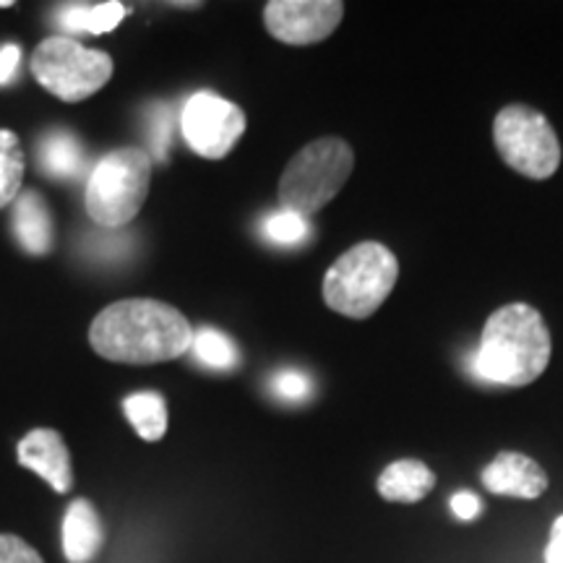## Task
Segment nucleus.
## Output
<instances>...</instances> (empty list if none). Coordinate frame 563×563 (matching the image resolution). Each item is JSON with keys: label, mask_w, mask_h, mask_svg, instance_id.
Segmentation results:
<instances>
[{"label": "nucleus", "mask_w": 563, "mask_h": 563, "mask_svg": "<svg viewBox=\"0 0 563 563\" xmlns=\"http://www.w3.org/2000/svg\"><path fill=\"white\" fill-rule=\"evenodd\" d=\"M24 152L13 131H0V209L19 199L24 180Z\"/></svg>", "instance_id": "18"}, {"label": "nucleus", "mask_w": 563, "mask_h": 563, "mask_svg": "<svg viewBox=\"0 0 563 563\" xmlns=\"http://www.w3.org/2000/svg\"><path fill=\"white\" fill-rule=\"evenodd\" d=\"M89 344L110 363L154 365L186 355L194 327L170 302L131 298L110 302L89 327Z\"/></svg>", "instance_id": "1"}, {"label": "nucleus", "mask_w": 563, "mask_h": 563, "mask_svg": "<svg viewBox=\"0 0 563 563\" xmlns=\"http://www.w3.org/2000/svg\"><path fill=\"white\" fill-rule=\"evenodd\" d=\"M104 543V527L95 504L76 498L63 517V553L68 563H89Z\"/></svg>", "instance_id": "12"}, {"label": "nucleus", "mask_w": 563, "mask_h": 563, "mask_svg": "<svg viewBox=\"0 0 563 563\" xmlns=\"http://www.w3.org/2000/svg\"><path fill=\"white\" fill-rule=\"evenodd\" d=\"M123 412L144 441H159L167 433V402L159 391H136L123 399Z\"/></svg>", "instance_id": "17"}, {"label": "nucleus", "mask_w": 563, "mask_h": 563, "mask_svg": "<svg viewBox=\"0 0 563 563\" xmlns=\"http://www.w3.org/2000/svg\"><path fill=\"white\" fill-rule=\"evenodd\" d=\"M493 144L511 170L530 180H548L561 165V141L543 112L509 104L493 121Z\"/></svg>", "instance_id": "7"}, {"label": "nucleus", "mask_w": 563, "mask_h": 563, "mask_svg": "<svg viewBox=\"0 0 563 563\" xmlns=\"http://www.w3.org/2000/svg\"><path fill=\"white\" fill-rule=\"evenodd\" d=\"M269 389L282 402L302 405L313 397V378L300 368H282L272 376Z\"/></svg>", "instance_id": "22"}, {"label": "nucleus", "mask_w": 563, "mask_h": 563, "mask_svg": "<svg viewBox=\"0 0 563 563\" xmlns=\"http://www.w3.org/2000/svg\"><path fill=\"white\" fill-rule=\"evenodd\" d=\"M16 460L40 475L55 493H68L74 488V464L66 441L53 428H34L19 441Z\"/></svg>", "instance_id": "10"}, {"label": "nucleus", "mask_w": 563, "mask_h": 563, "mask_svg": "<svg viewBox=\"0 0 563 563\" xmlns=\"http://www.w3.org/2000/svg\"><path fill=\"white\" fill-rule=\"evenodd\" d=\"M37 165L51 178L76 180L87 170V152L74 133L53 131L37 144Z\"/></svg>", "instance_id": "15"}, {"label": "nucleus", "mask_w": 563, "mask_h": 563, "mask_svg": "<svg viewBox=\"0 0 563 563\" xmlns=\"http://www.w3.org/2000/svg\"><path fill=\"white\" fill-rule=\"evenodd\" d=\"M355 170V152L340 136H323L306 144L287 162L279 178L282 209L313 217L327 207Z\"/></svg>", "instance_id": "4"}, {"label": "nucleus", "mask_w": 563, "mask_h": 563, "mask_svg": "<svg viewBox=\"0 0 563 563\" xmlns=\"http://www.w3.org/2000/svg\"><path fill=\"white\" fill-rule=\"evenodd\" d=\"M452 511L456 519H462V522H473L477 514L483 511V501L475 496V493L460 490L452 496Z\"/></svg>", "instance_id": "24"}, {"label": "nucleus", "mask_w": 563, "mask_h": 563, "mask_svg": "<svg viewBox=\"0 0 563 563\" xmlns=\"http://www.w3.org/2000/svg\"><path fill=\"white\" fill-rule=\"evenodd\" d=\"M146 141H150V159H165L173 141V110L170 104L157 102L146 110Z\"/></svg>", "instance_id": "21"}, {"label": "nucleus", "mask_w": 563, "mask_h": 563, "mask_svg": "<svg viewBox=\"0 0 563 563\" xmlns=\"http://www.w3.org/2000/svg\"><path fill=\"white\" fill-rule=\"evenodd\" d=\"M183 139L203 159H222L245 133V112L214 91H196L180 112Z\"/></svg>", "instance_id": "8"}, {"label": "nucleus", "mask_w": 563, "mask_h": 563, "mask_svg": "<svg viewBox=\"0 0 563 563\" xmlns=\"http://www.w3.org/2000/svg\"><path fill=\"white\" fill-rule=\"evenodd\" d=\"M0 563H45L19 534H0Z\"/></svg>", "instance_id": "23"}, {"label": "nucleus", "mask_w": 563, "mask_h": 563, "mask_svg": "<svg viewBox=\"0 0 563 563\" xmlns=\"http://www.w3.org/2000/svg\"><path fill=\"white\" fill-rule=\"evenodd\" d=\"M129 16V9L118 0L104 3H68L55 13V21L68 34H110Z\"/></svg>", "instance_id": "16"}, {"label": "nucleus", "mask_w": 563, "mask_h": 563, "mask_svg": "<svg viewBox=\"0 0 563 563\" xmlns=\"http://www.w3.org/2000/svg\"><path fill=\"white\" fill-rule=\"evenodd\" d=\"M399 279L397 256L384 243L363 241L344 251L323 277V300L347 319H371Z\"/></svg>", "instance_id": "3"}, {"label": "nucleus", "mask_w": 563, "mask_h": 563, "mask_svg": "<svg viewBox=\"0 0 563 563\" xmlns=\"http://www.w3.org/2000/svg\"><path fill=\"white\" fill-rule=\"evenodd\" d=\"M311 222L298 211L279 209L264 220V235L277 245H300L311 238Z\"/></svg>", "instance_id": "20"}, {"label": "nucleus", "mask_w": 563, "mask_h": 563, "mask_svg": "<svg viewBox=\"0 0 563 563\" xmlns=\"http://www.w3.org/2000/svg\"><path fill=\"white\" fill-rule=\"evenodd\" d=\"M11 0H0V9H11Z\"/></svg>", "instance_id": "27"}, {"label": "nucleus", "mask_w": 563, "mask_h": 563, "mask_svg": "<svg viewBox=\"0 0 563 563\" xmlns=\"http://www.w3.org/2000/svg\"><path fill=\"white\" fill-rule=\"evenodd\" d=\"M481 481L496 496L540 498L548 490V475L532 456L519 452H501L483 470Z\"/></svg>", "instance_id": "11"}, {"label": "nucleus", "mask_w": 563, "mask_h": 563, "mask_svg": "<svg viewBox=\"0 0 563 563\" xmlns=\"http://www.w3.org/2000/svg\"><path fill=\"white\" fill-rule=\"evenodd\" d=\"M32 74L58 100L81 102L110 81L112 58L74 37H47L32 55Z\"/></svg>", "instance_id": "6"}, {"label": "nucleus", "mask_w": 563, "mask_h": 563, "mask_svg": "<svg viewBox=\"0 0 563 563\" xmlns=\"http://www.w3.org/2000/svg\"><path fill=\"white\" fill-rule=\"evenodd\" d=\"M545 563H563V517L551 527V540L545 548Z\"/></svg>", "instance_id": "26"}, {"label": "nucleus", "mask_w": 563, "mask_h": 563, "mask_svg": "<svg viewBox=\"0 0 563 563\" xmlns=\"http://www.w3.org/2000/svg\"><path fill=\"white\" fill-rule=\"evenodd\" d=\"M21 66V47L3 45L0 47V87H9L16 79V70Z\"/></svg>", "instance_id": "25"}, {"label": "nucleus", "mask_w": 563, "mask_h": 563, "mask_svg": "<svg viewBox=\"0 0 563 563\" xmlns=\"http://www.w3.org/2000/svg\"><path fill=\"white\" fill-rule=\"evenodd\" d=\"M435 475L426 462L399 460L378 475V496L391 504H418L433 490Z\"/></svg>", "instance_id": "14"}, {"label": "nucleus", "mask_w": 563, "mask_h": 563, "mask_svg": "<svg viewBox=\"0 0 563 563\" xmlns=\"http://www.w3.org/2000/svg\"><path fill=\"white\" fill-rule=\"evenodd\" d=\"M152 183V159L144 150H115L97 162L89 173L87 203L89 217L102 228H123L144 207Z\"/></svg>", "instance_id": "5"}, {"label": "nucleus", "mask_w": 563, "mask_h": 563, "mask_svg": "<svg viewBox=\"0 0 563 563\" xmlns=\"http://www.w3.org/2000/svg\"><path fill=\"white\" fill-rule=\"evenodd\" d=\"M342 16L340 0H272L264 9L266 30L285 45H316L340 26Z\"/></svg>", "instance_id": "9"}, {"label": "nucleus", "mask_w": 563, "mask_h": 563, "mask_svg": "<svg viewBox=\"0 0 563 563\" xmlns=\"http://www.w3.org/2000/svg\"><path fill=\"white\" fill-rule=\"evenodd\" d=\"M13 232L21 249L32 256H47L55 245L53 214L37 191H21L13 201Z\"/></svg>", "instance_id": "13"}, {"label": "nucleus", "mask_w": 563, "mask_h": 563, "mask_svg": "<svg viewBox=\"0 0 563 563\" xmlns=\"http://www.w3.org/2000/svg\"><path fill=\"white\" fill-rule=\"evenodd\" d=\"M191 350L196 352V357L207 365V368L232 371L238 363H241V355H238L235 342H232L228 334H222L220 329H214V327L196 329Z\"/></svg>", "instance_id": "19"}, {"label": "nucleus", "mask_w": 563, "mask_h": 563, "mask_svg": "<svg viewBox=\"0 0 563 563\" xmlns=\"http://www.w3.org/2000/svg\"><path fill=\"white\" fill-rule=\"evenodd\" d=\"M551 352V332L538 308L509 302L485 321L475 373L488 384L527 386L543 376Z\"/></svg>", "instance_id": "2"}]
</instances>
